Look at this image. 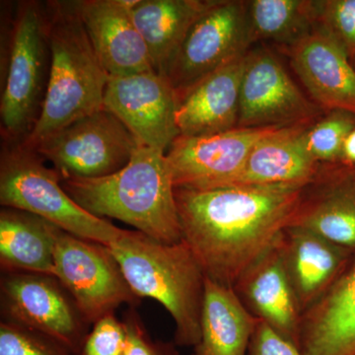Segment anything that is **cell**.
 <instances>
[{
	"mask_svg": "<svg viewBox=\"0 0 355 355\" xmlns=\"http://www.w3.org/2000/svg\"><path fill=\"white\" fill-rule=\"evenodd\" d=\"M305 189L175 188L182 238L207 279L234 287L295 218Z\"/></svg>",
	"mask_w": 355,
	"mask_h": 355,
	"instance_id": "obj_1",
	"label": "cell"
},
{
	"mask_svg": "<svg viewBox=\"0 0 355 355\" xmlns=\"http://www.w3.org/2000/svg\"><path fill=\"white\" fill-rule=\"evenodd\" d=\"M62 184L93 216L125 222L166 244L183 240L171 171L160 149L139 144L120 171L100 178H65Z\"/></svg>",
	"mask_w": 355,
	"mask_h": 355,
	"instance_id": "obj_2",
	"label": "cell"
},
{
	"mask_svg": "<svg viewBox=\"0 0 355 355\" xmlns=\"http://www.w3.org/2000/svg\"><path fill=\"white\" fill-rule=\"evenodd\" d=\"M44 12L50 72L38 121L21 144L27 148L72 121L104 109L110 79L74 1L48 2Z\"/></svg>",
	"mask_w": 355,
	"mask_h": 355,
	"instance_id": "obj_3",
	"label": "cell"
},
{
	"mask_svg": "<svg viewBox=\"0 0 355 355\" xmlns=\"http://www.w3.org/2000/svg\"><path fill=\"white\" fill-rule=\"evenodd\" d=\"M108 247L133 292L155 299L171 315L175 345L195 347L200 338L205 277L187 243L166 244L125 230Z\"/></svg>",
	"mask_w": 355,
	"mask_h": 355,
	"instance_id": "obj_4",
	"label": "cell"
},
{
	"mask_svg": "<svg viewBox=\"0 0 355 355\" xmlns=\"http://www.w3.org/2000/svg\"><path fill=\"white\" fill-rule=\"evenodd\" d=\"M10 144L0 160V205L24 210L65 232L110 246L125 233L107 219L77 205L62 184V177L44 159L21 144Z\"/></svg>",
	"mask_w": 355,
	"mask_h": 355,
	"instance_id": "obj_5",
	"label": "cell"
},
{
	"mask_svg": "<svg viewBox=\"0 0 355 355\" xmlns=\"http://www.w3.org/2000/svg\"><path fill=\"white\" fill-rule=\"evenodd\" d=\"M49 60L44 6L22 2L14 19L0 103L1 132L8 144H22L38 121L50 72Z\"/></svg>",
	"mask_w": 355,
	"mask_h": 355,
	"instance_id": "obj_6",
	"label": "cell"
},
{
	"mask_svg": "<svg viewBox=\"0 0 355 355\" xmlns=\"http://www.w3.org/2000/svg\"><path fill=\"white\" fill-rule=\"evenodd\" d=\"M55 277L69 291L89 324L114 314L121 305L137 307L139 298L106 245L58 227L53 245Z\"/></svg>",
	"mask_w": 355,
	"mask_h": 355,
	"instance_id": "obj_7",
	"label": "cell"
},
{
	"mask_svg": "<svg viewBox=\"0 0 355 355\" xmlns=\"http://www.w3.org/2000/svg\"><path fill=\"white\" fill-rule=\"evenodd\" d=\"M139 146L128 128L103 109L72 121L29 149L53 163L65 179L100 178L120 171Z\"/></svg>",
	"mask_w": 355,
	"mask_h": 355,
	"instance_id": "obj_8",
	"label": "cell"
},
{
	"mask_svg": "<svg viewBox=\"0 0 355 355\" xmlns=\"http://www.w3.org/2000/svg\"><path fill=\"white\" fill-rule=\"evenodd\" d=\"M2 321L53 336L80 354L91 324L53 275L1 272Z\"/></svg>",
	"mask_w": 355,
	"mask_h": 355,
	"instance_id": "obj_9",
	"label": "cell"
},
{
	"mask_svg": "<svg viewBox=\"0 0 355 355\" xmlns=\"http://www.w3.org/2000/svg\"><path fill=\"white\" fill-rule=\"evenodd\" d=\"M248 1L216 0L191 28L167 67L166 77L181 94L203 77L249 51Z\"/></svg>",
	"mask_w": 355,
	"mask_h": 355,
	"instance_id": "obj_10",
	"label": "cell"
},
{
	"mask_svg": "<svg viewBox=\"0 0 355 355\" xmlns=\"http://www.w3.org/2000/svg\"><path fill=\"white\" fill-rule=\"evenodd\" d=\"M322 112L301 92L272 53H248L237 128L309 127Z\"/></svg>",
	"mask_w": 355,
	"mask_h": 355,
	"instance_id": "obj_11",
	"label": "cell"
},
{
	"mask_svg": "<svg viewBox=\"0 0 355 355\" xmlns=\"http://www.w3.org/2000/svg\"><path fill=\"white\" fill-rule=\"evenodd\" d=\"M279 128H236L205 137L180 135L166 153L175 188L228 187L256 144Z\"/></svg>",
	"mask_w": 355,
	"mask_h": 355,
	"instance_id": "obj_12",
	"label": "cell"
},
{
	"mask_svg": "<svg viewBox=\"0 0 355 355\" xmlns=\"http://www.w3.org/2000/svg\"><path fill=\"white\" fill-rule=\"evenodd\" d=\"M179 98L167 77L154 71L110 76L104 109L114 114L140 146L167 153L180 137L176 123Z\"/></svg>",
	"mask_w": 355,
	"mask_h": 355,
	"instance_id": "obj_13",
	"label": "cell"
},
{
	"mask_svg": "<svg viewBox=\"0 0 355 355\" xmlns=\"http://www.w3.org/2000/svg\"><path fill=\"white\" fill-rule=\"evenodd\" d=\"M284 51L324 113L345 111L355 116V67L333 39L313 27Z\"/></svg>",
	"mask_w": 355,
	"mask_h": 355,
	"instance_id": "obj_14",
	"label": "cell"
},
{
	"mask_svg": "<svg viewBox=\"0 0 355 355\" xmlns=\"http://www.w3.org/2000/svg\"><path fill=\"white\" fill-rule=\"evenodd\" d=\"M74 6L110 76L154 71L130 0H78Z\"/></svg>",
	"mask_w": 355,
	"mask_h": 355,
	"instance_id": "obj_15",
	"label": "cell"
},
{
	"mask_svg": "<svg viewBox=\"0 0 355 355\" xmlns=\"http://www.w3.org/2000/svg\"><path fill=\"white\" fill-rule=\"evenodd\" d=\"M248 53L178 95L176 123L181 137H205L237 128Z\"/></svg>",
	"mask_w": 355,
	"mask_h": 355,
	"instance_id": "obj_16",
	"label": "cell"
},
{
	"mask_svg": "<svg viewBox=\"0 0 355 355\" xmlns=\"http://www.w3.org/2000/svg\"><path fill=\"white\" fill-rule=\"evenodd\" d=\"M279 238L233 289L253 316L299 347L303 312L287 277Z\"/></svg>",
	"mask_w": 355,
	"mask_h": 355,
	"instance_id": "obj_17",
	"label": "cell"
},
{
	"mask_svg": "<svg viewBox=\"0 0 355 355\" xmlns=\"http://www.w3.org/2000/svg\"><path fill=\"white\" fill-rule=\"evenodd\" d=\"M287 277L304 312L326 293L355 257L349 250L298 226H289L279 238Z\"/></svg>",
	"mask_w": 355,
	"mask_h": 355,
	"instance_id": "obj_18",
	"label": "cell"
},
{
	"mask_svg": "<svg viewBox=\"0 0 355 355\" xmlns=\"http://www.w3.org/2000/svg\"><path fill=\"white\" fill-rule=\"evenodd\" d=\"M307 127L279 128L252 149L246 162L228 187H298L316 183L321 168L303 144Z\"/></svg>",
	"mask_w": 355,
	"mask_h": 355,
	"instance_id": "obj_19",
	"label": "cell"
},
{
	"mask_svg": "<svg viewBox=\"0 0 355 355\" xmlns=\"http://www.w3.org/2000/svg\"><path fill=\"white\" fill-rule=\"evenodd\" d=\"M305 355H355V257L335 284L303 312Z\"/></svg>",
	"mask_w": 355,
	"mask_h": 355,
	"instance_id": "obj_20",
	"label": "cell"
},
{
	"mask_svg": "<svg viewBox=\"0 0 355 355\" xmlns=\"http://www.w3.org/2000/svg\"><path fill=\"white\" fill-rule=\"evenodd\" d=\"M324 167L315 183L323 189L309 200L304 196L289 226L307 229L355 254V172Z\"/></svg>",
	"mask_w": 355,
	"mask_h": 355,
	"instance_id": "obj_21",
	"label": "cell"
},
{
	"mask_svg": "<svg viewBox=\"0 0 355 355\" xmlns=\"http://www.w3.org/2000/svg\"><path fill=\"white\" fill-rule=\"evenodd\" d=\"M216 0H130V12L148 51L154 72L168 65L193 25Z\"/></svg>",
	"mask_w": 355,
	"mask_h": 355,
	"instance_id": "obj_22",
	"label": "cell"
},
{
	"mask_svg": "<svg viewBox=\"0 0 355 355\" xmlns=\"http://www.w3.org/2000/svg\"><path fill=\"white\" fill-rule=\"evenodd\" d=\"M259 322L232 287L205 277L200 338L191 355H248Z\"/></svg>",
	"mask_w": 355,
	"mask_h": 355,
	"instance_id": "obj_23",
	"label": "cell"
},
{
	"mask_svg": "<svg viewBox=\"0 0 355 355\" xmlns=\"http://www.w3.org/2000/svg\"><path fill=\"white\" fill-rule=\"evenodd\" d=\"M57 229L55 224L30 212L3 207L0 211L1 272L55 277L53 245Z\"/></svg>",
	"mask_w": 355,
	"mask_h": 355,
	"instance_id": "obj_24",
	"label": "cell"
},
{
	"mask_svg": "<svg viewBox=\"0 0 355 355\" xmlns=\"http://www.w3.org/2000/svg\"><path fill=\"white\" fill-rule=\"evenodd\" d=\"M250 41L288 46L314 27L313 0L248 1Z\"/></svg>",
	"mask_w": 355,
	"mask_h": 355,
	"instance_id": "obj_25",
	"label": "cell"
},
{
	"mask_svg": "<svg viewBox=\"0 0 355 355\" xmlns=\"http://www.w3.org/2000/svg\"><path fill=\"white\" fill-rule=\"evenodd\" d=\"M354 128V114L331 111L305 128L301 137L306 150L318 164L334 165L340 156L343 142Z\"/></svg>",
	"mask_w": 355,
	"mask_h": 355,
	"instance_id": "obj_26",
	"label": "cell"
},
{
	"mask_svg": "<svg viewBox=\"0 0 355 355\" xmlns=\"http://www.w3.org/2000/svg\"><path fill=\"white\" fill-rule=\"evenodd\" d=\"M314 27L336 42L355 67V0H313Z\"/></svg>",
	"mask_w": 355,
	"mask_h": 355,
	"instance_id": "obj_27",
	"label": "cell"
},
{
	"mask_svg": "<svg viewBox=\"0 0 355 355\" xmlns=\"http://www.w3.org/2000/svg\"><path fill=\"white\" fill-rule=\"evenodd\" d=\"M0 355H80L57 338L2 321Z\"/></svg>",
	"mask_w": 355,
	"mask_h": 355,
	"instance_id": "obj_28",
	"label": "cell"
},
{
	"mask_svg": "<svg viewBox=\"0 0 355 355\" xmlns=\"http://www.w3.org/2000/svg\"><path fill=\"white\" fill-rule=\"evenodd\" d=\"M127 345L125 323L114 314H110L93 324L80 355H125Z\"/></svg>",
	"mask_w": 355,
	"mask_h": 355,
	"instance_id": "obj_29",
	"label": "cell"
},
{
	"mask_svg": "<svg viewBox=\"0 0 355 355\" xmlns=\"http://www.w3.org/2000/svg\"><path fill=\"white\" fill-rule=\"evenodd\" d=\"M123 321L128 334L125 355H179L174 342H162L151 338L135 307L127 311Z\"/></svg>",
	"mask_w": 355,
	"mask_h": 355,
	"instance_id": "obj_30",
	"label": "cell"
},
{
	"mask_svg": "<svg viewBox=\"0 0 355 355\" xmlns=\"http://www.w3.org/2000/svg\"><path fill=\"white\" fill-rule=\"evenodd\" d=\"M248 355H305L300 347L286 340L263 322H259L250 343Z\"/></svg>",
	"mask_w": 355,
	"mask_h": 355,
	"instance_id": "obj_31",
	"label": "cell"
},
{
	"mask_svg": "<svg viewBox=\"0 0 355 355\" xmlns=\"http://www.w3.org/2000/svg\"><path fill=\"white\" fill-rule=\"evenodd\" d=\"M342 171L355 172V128L343 142L342 150L336 164L328 165Z\"/></svg>",
	"mask_w": 355,
	"mask_h": 355,
	"instance_id": "obj_32",
	"label": "cell"
}]
</instances>
